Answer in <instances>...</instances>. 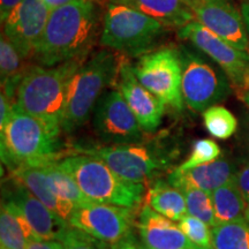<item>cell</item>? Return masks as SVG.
Wrapping results in <instances>:
<instances>
[{
  "label": "cell",
  "mask_w": 249,
  "mask_h": 249,
  "mask_svg": "<svg viewBox=\"0 0 249 249\" xmlns=\"http://www.w3.org/2000/svg\"><path fill=\"white\" fill-rule=\"evenodd\" d=\"M99 27L101 9L96 0H75L60 6L50 13L31 59L49 67L86 59L95 45Z\"/></svg>",
  "instance_id": "obj_1"
},
{
  "label": "cell",
  "mask_w": 249,
  "mask_h": 249,
  "mask_svg": "<svg viewBox=\"0 0 249 249\" xmlns=\"http://www.w3.org/2000/svg\"><path fill=\"white\" fill-rule=\"evenodd\" d=\"M61 132L58 124L30 116L14 104L11 117L0 127L2 163L12 171L58 161Z\"/></svg>",
  "instance_id": "obj_2"
},
{
  "label": "cell",
  "mask_w": 249,
  "mask_h": 249,
  "mask_svg": "<svg viewBox=\"0 0 249 249\" xmlns=\"http://www.w3.org/2000/svg\"><path fill=\"white\" fill-rule=\"evenodd\" d=\"M86 59H74L55 66L31 65L18 87L15 103L30 116L61 127L71 79Z\"/></svg>",
  "instance_id": "obj_3"
},
{
  "label": "cell",
  "mask_w": 249,
  "mask_h": 249,
  "mask_svg": "<svg viewBox=\"0 0 249 249\" xmlns=\"http://www.w3.org/2000/svg\"><path fill=\"white\" fill-rule=\"evenodd\" d=\"M119 66L120 59L108 49L95 52L81 65L70 86L62 132H74L89 120L105 90L117 81Z\"/></svg>",
  "instance_id": "obj_4"
},
{
  "label": "cell",
  "mask_w": 249,
  "mask_h": 249,
  "mask_svg": "<svg viewBox=\"0 0 249 249\" xmlns=\"http://www.w3.org/2000/svg\"><path fill=\"white\" fill-rule=\"evenodd\" d=\"M90 201L135 208L144 198V183L121 178L104 161L87 154L71 155L58 160Z\"/></svg>",
  "instance_id": "obj_5"
},
{
  "label": "cell",
  "mask_w": 249,
  "mask_h": 249,
  "mask_svg": "<svg viewBox=\"0 0 249 249\" xmlns=\"http://www.w3.org/2000/svg\"><path fill=\"white\" fill-rule=\"evenodd\" d=\"M165 34V26L138 9L112 0L102 21L101 44L126 57L152 51Z\"/></svg>",
  "instance_id": "obj_6"
},
{
  "label": "cell",
  "mask_w": 249,
  "mask_h": 249,
  "mask_svg": "<svg viewBox=\"0 0 249 249\" xmlns=\"http://www.w3.org/2000/svg\"><path fill=\"white\" fill-rule=\"evenodd\" d=\"M182 60V97L186 107L197 113L225 99L231 92L230 79L222 68H216L187 48H179Z\"/></svg>",
  "instance_id": "obj_7"
},
{
  "label": "cell",
  "mask_w": 249,
  "mask_h": 249,
  "mask_svg": "<svg viewBox=\"0 0 249 249\" xmlns=\"http://www.w3.org/2000/svg\"><path fill=\"white\" fill-rule=\"evenodd\" d=\"M140 82L167 107L182 111V60L180 50L161 48L143 54L134 65Z\"/></svg>",
  "instance_id": "obj_8"
},
{
  "label": "cell",
  "mask_w": 249,
  "mask_h": 249,
  "mask_svg": "<svg viewBox=\"0 0 249 249\" xmlns=\"http://www.w3.org/2000/svg\"><path fill=\"white\" fill-rule=\"evenodd\" d=\"M80 151L103 160L118 176L133 182L144 183L166 170L170 164L160 151L142 143L110 144Z\"/></svg>",
  "instance_id": "obj_9"
},
{
  "label": "cell",
  "mask_w": 249,
  "mask_h": 249,
  "mask_svg": "<svg viewBox=\"0 0 249 249\" xmlns=\"http://www.w3.org/2000/svg\"><path fill=\"white\" fill-rule=\"evenodd\" d=\"M180 39L188 40L222 68L233 85L244 88L248 85L249 52L236 49L196 20L178 29Z\"/></svg>",
  "instance_id": "obj_10"
},
{
  "label": "cell",
  "mask_w": 249,
  "mask_h": 249,
  "mask_svg": "<svg viewBox=\"0 0 249 249\" xmlns=\"http://www.w3.org/2000/svg\"><path fill=\"white\" fill-rule=\"evenodd\" d=\"M132 209L133 208L91 201L76 207L68 224L112 247L133 236Z\"/></svg>",
  "instance_id": "obj_11"
},
{
  "label": "cell",
  "mask_w": 249,
  "mask_h": 249,
  "mask_svg": "<svg viewBox=\"0 0 249 249\" xmlns=\"http://www.w3.org/2000/svg\"><path fill=\"white\" fill-rule=\"evenodd\" d=\"M93 128L110 144L140 143L143 129L119 90H110L99 99L93 111Z\"/></svg>",
  "instance_id": "obj_12"
},
{
  "label": "cell",
  "mask_w": 249,
  "mask_h": 249,
  "mask_svg": "<svg viewBox=\"0 0 249 249\" xmlns=\"http://www.w3.org/2000/svg\"><path fill=\"white\" fill-rule=\"evenodd\" d=\"M195 20L236 49L249 52V34L241 11L229 0H187Z\"/></svg>",
  "instance_id": "obj_13"
},
{
  "label": "cell",
  "mask_w": 249,
  "mask_h": 249,
  "mask_svg": "<svg viewBox=\"0 0 249 249\" xmlns=\"http://www.w3.org/2000/svg\"><path fill=\"white\" fill-rule=\"evenodd\" d=\"M50 13L51 9L44 0H21L2 23V34L26 60L33 58L37 43L45 30Z\"/></svg>",
  "instance_id": "obj_14"
},
{
  "label": "cell",
  "mask_w": 249,
  "mask_h": 249,
  "mask_svg": "<svg viewBox=\"0 0 249 249\" xmlns=\"http://www.w3.org/2000/svg\"><path fill=\"white\" fill-rule=\"evenodd\" d=\"M116 82L143 132H155L163 121L166 105L140 82L134 71V65L128 59H120Z\"/></svg>",
  "instance_id": "obj_15"
},
{
  "label": "cell",
  "mask_w": 249,
  "mask_h": 249,
  "mask_svg": "<svg viewBox=\"0 0 249 249\" xmlns=\"http://www.w3.org/2000/svg\"><path fill=\"white\" fill-rule=\"evenodd\" d=\"M15 182L17 187L7 198L13 201L22 211L35 238L43 240H61L70 227L68 222L46 207L27 187L18 181Z\"/></svg>",
  "instance_id": "obj_16"
},
{
  "label": "cell",
  "mask_w": 249,
  "mask_h": 249,
  "mask_svg": "<svg viewBox=\"0 0 249 249\" xmlns=\"http://www.w3.org/2000/svg\"><path fill=\"white\" fill-rule=\"evenodd\" d=\"M141 245L144 249H186L194 247L178 224L143 205L136 222Z\"/></svg>",
  "instance_id": "obj_17"
},
{
  "label": "cell",
  "mask_w": 249,
  "mask_h": 249,
  "mask_svg": "<svg viewBox=\"0 0 249 249\" xmlns=\"http://www.w3.org/2000/svg\"><path fill=\"white\" fill-rule=\"evenodd\" d=\"M236 169L227 158H218L183 173L171 172L167 181L179 189L197 188L213 193L234 179Z\"/></svg>",
  "instance_id": "obj_18"
},
{
  "label": "cell",
  "mask_w": 249,
  "mask_h": 249,
  "mask_svg": "<svg viewBox=\"0 0 249 249\" xmlns=\"http://www.w3.org/2000/svg\"><path fill=\"white\" fill-rule=\"evenodd\" d=\"M11 172L15 181L27 187L39 201H42L52 211H54L59 217H61L66 222L70 220L76 207L71 202L58 197L50 189L46 183L44 169L42 165L40 166H21L12 170Z\"/></svg>",
  "instance_id": "obj_19"
},
{
  "label": "cell",
  "mask_w": 249,
  "mask_h": 249,
  "mask_svg": "<svg viewBox=\"0 0 249 249\" xmlns=\"http://www.w3.org/2000/svg\"><path fill=\"white\" fill-rule=\"evenodd\" d=\"M160 21L165 27L181 28L195 20L187 0H116Z\"/></svg>",
  "instance_id": "obj_20"
},
{
  "label": "cell",
  "mask_w": 249,
  "mask_h": 249,
  "mask_svg": "<svg viewBox=\"0 0 249 249\" xmlns=\"http://www.w3.org/2000/svg\"><path fill=\"white\" fill-rule=\"evenodd\" d=\"M36 239L22 211L6 197L0 211V242L5 249H26L28 242Z\"/></svg>",
  "instance_id": "obj_21"
},
{
  "label": "cell",
  "mask_w": 249,
  "mask_h": 249,
  "mask_svg": "<svg viewBox=\"0 0 249 249\" xmlns=\"http://www.w3.org/2000/svg\"><path fill=\"white\" fill-rule=\"evenodd\" d=\"M144 203L173 222H180L187 214L185 194L169 181L158 180L144 196Z\"/></svg>",
  "instance_id": "obj_22"
},
{
  "label": "cell",
  "mask_w": 249,
  "mask_h": 249,
  "mask_svg": "<svg viewBox=\"0 0 249 249\" xmlns=\"http://www.w3.org/2000/svg\"><path fill=\"white\" fill-rule=\"evenodd\" d=\"M24 59L11 40L1 34L0 38V79L1 92H4L9 101L15 103L18 87L24 74L30 66L24 65Z\"/></svg>",
  "instance_id": "obj_23"
},
{
  "label": "cell",
  "mask_w": 249,
  "mask_h": 249,
  "mask_svg": "<svg viewBox=\"0 0 249 249\" xmlns=\"http://www.w3.org/2000/svg\"><path fill=\"white\" fill-rule=\"evenodd\" d=\"M216 223L224 224L246 219L245 210L247 202L234 181L225 183L211 193Z\"/></svg>",
  "instance_id": "obj_24"
},
{
  "label": "cell",
  "mask_w": 249,
  "mask_h": 249,
  "mask_svg": "<svg viewBox=\"0 0 249 249\" xmlns=\"http://www.w3.org/2000/svg\"><path fill=\"white\" fill-rule=\"evenodd\" d=\"M42 166L44 169L46 183L58 197L71 202L75 207L91 202L83 194L73 177L64 169H61L58 161L42 165Z\"/></svg>",
  "instance_id": "obj_25"
},
{
  "label": "cell",
  "mask_w": 249,
  "mask_h": 249,
  "mask_svg": "<svg viewBox=\"0 0 249 249\" xmlns=\"http://www.w3.org/2000/svg\"><path fill=\"white\" fill-rule=\"evenodd\" d=\"M213 249H249V222L247 219L218 224L213 227Z\"/></svg>",
  "instance_id": "obj_26"
},
{
  "label": "cell",
  "mask_w": 249,
  "mask_h": 249,
  "mask_svg": "<svg viewBox=\"0 0 249 249\" xmlns=\"http://www.w3.org/2000/svg\"><path fill=\"white\" fill-rule=\"evenodd\" d=\"M205 129L218 140L230 139L236 132L238 120L226 107L213 105L203 112Z\"/></svg>",
  "instance_id": "obj_27"
},
{
  "label": "cell",
  "mask_w": 249,
  "mask_h": 249,
  "mask_svg": "<svg viewBox=\"0 0 249 249\" xmlns=\"http://www.w3.org/2000/svg\"><path fill=\"white\" fill-rule=\"evenodd\" d=\"M181 191L185 194L187 213L203 220L211 227L216 226L217 223L214 218L211 193L197 188H185Z\"/></svg>",
  "instance_id": "obj_28"
},
{
  "label": "cell",
  "mask_w": 249,
  "mask_h": 249,
  "mask_svg": "<svg viewBox=\"0 0 249 249\" xmlns=\"http://www.w3.org/2000/svg\"><path fill=\"white\" fill-rule=\"evenodd\" d=\"M220 154V147L213 140L211 139H201L194 142L192 148V152L189 157L173 170L174 173H183L187 171L195 169V167L200 166V165L211 163V161L216 160L219 158Z\"/></svg>",
  "instance_id": "obj_29"
},
{
  "label": "cell",
  "mask_w": 249,
  "mask_h": 249,
  "mask_svg": "<svg viewBox=\"0 0 249 249\" xmlns=\"http://www.w3.org/2000/svg\"><path fill=\"white\" fill-rule=\"evenodd\" d=\"M180 230L196 247L202 249L213 248V227L192 214L187 213L180 222Z\"/></svg>",
  "instance_id": "obj_30"
},
{
  "label": "cell",
  "mask_w": 249,
  "mask_h": 249,
  "mask_svg": "<svg viewBox=\"0 0 249 249\" xmlns=\"http://www.w3.org/2000/svg\"><path fill=\"white\" fill-rule=\"evenodd\" d=\"M60 241L65 249H112L110 245L71 225Z\"/></svg>",
  "instance_id": "obj_31"
},
{
  "label": "cell",
  "mask_w": 249,
  "mask_h": 249,
  "mask_svg": "<svg viewBox=\"0 0 249 249\" xmlns=\"http://www.w3.org/2000/svg\"><path fill=\"white\" fill-rule=\"evenodd\" d=\"M234 181L241 192L246 202L249 201V160L242 165L240 169L236 170Z\"/></svg>",
  "instance_id": "obj_32"
},
{
  "label": "cell",
  "mask_w": 249,
  "mask_h": 249,
  "mask_svg": "<svg viewBox=\"0 0 249 249\" xmlns=\"http://www.w3.org/2000/svg\"><path fill=\"white\" fill-rule=\"evenodd\" d=\"M26 249H65L60 240H43L33 239L28 242Z\"/></svg>",
  "instance_id": "obj_33"
},
{
  "label": "cell",
  "mask_w": 249,
  "mask_h": 249,
  "mask_svg": "<svg viewBox=\"0 0 249 249\" xmlns=\"http://www.w3.org/2000/svg\"><path fill=\"white\" fill-rule=\"evenodd\" d=\"M21 0H0V18H1V23L7 20L8 15L13 11Z\"/></svg>",
  "instance_id": "obj_34"
},
{
  "label": "cell",
  "mask_w": 249,
  "mask_h": 249,
  "mask_svg": "<svg viewBox=\"0 0 249 249\" xmlns=\"http://www.w3.org/2000/svg\"><path fill=\"white\" fill-rule=\"evenodd\" d=\"M112 249H144V248H143L142 245L136 244L134 236H130V238L124 239V240L112 246Z\"/></svg>",
  "instance_id": "obj_35"
},
{
  "label": "cell",
  "mask_w": 249,
  "mask_h": 249,
  "mask_svg": "<svg viewBox=\"0 0 249 249\" xmlns=\"http://www.w3.org/2000/svg\"><path fill=\"white\" fill-rule=\"evenodd\" d=\"M71 1H75V0H44V2L48 5V7L51 9V11L60 7V6L70 4Z\"/></svg>",
  "instance_id": "obj_36"
},
{
  "label": "cell",
  "mask_w": 249,
  "mask_h": 249,
  "mask_svg": "<svg viewBox=\"0 0 249 249\" xmlns=\"http://www.w3.org/2000/svg\"><path fill=\"white\" fill-rule=\"evenodd\" d=\"M241 13L242 17H244L246 28H247V31L249 34V0H244L241 4Z\"/></svg>",
  "instance_id": "obj_37"
},
{
  "label": "cell",
  "mask_w": 249,
  "mask_h": 249,
  "mask_svg": "<svg viewBox=\"0 0 249 249\" xmlns=\"http://www.w3.org/2000/svg\"><path fill=\"white\" fill-rule=\"evenodd\" d=\"M241 98L242 101L245 102V104L249 107V90H244V91H242Z\"/></svg>",
  "instance_id": "obj_38"
},
{
  "label": "cell",
  "mask_w": 249,
  "mask_h": 249,
  "mask_svg": "<svg viewBox=\"0 0 249 249\" xmlns=\"http://www.w3.org/2000/svg\"><path fill=\"white\" fill-rule=\"evenodd\" d=\"M245 218L249 222V201L246 204V210H245Z\"/></svg>",
  "instance_id": "obj_39"
},
{
  "label": "cell",
  "mask_w": 249,
  "mask_h": 249,
  "mask_svg": "<svg viewBox=\"0 0 249 249\" xmlns=\"http://www.w3.org/2000/svg\"><path fill=\"white\" fill-rule=\"evenodd\" d=\"M186 249H202V248H198V247H196V246H194V247H191V248H186Z\"/></svg>",
  "instance_id": "obj_40"
},
{
  "label": "cell",
  "mask_w": 249,
  "mask_h": 249,
  "mask_svg": "<svg viewBox=\"0 0 249 249\" xmlns=\"http://www.w3.org/2000/svg\"><path fill=\"white\" fill-rule=\"evenodd\" d=\"M247 134H248V143H249V121H248V129H247Z\"/></svg>",
  "instance_id": "obj_41"
},
{
  "label": "cell",
  "mask_w": 249,
  "mask_h": 249,
  "mask_svg": "<svg viewBox=\"0 0 249 249\" xmlns=\"http://www.w3.org/2000/svg\"><path fill=\"white\" fill-rule=\"evenodd\" d=\"M248 85H249V75H248Z\"/></svg>",
  "instance_id": "obj_42"
},
{
  "label": "cell",
  "mask_w": 249,
  "mask_h": 249,
  "mask_svg": "<svg viewBox=\"0 0 249 249\" xmlns=\"http://www.w3.org/2000/svg\"><path fill=\"white\" fill-rule=\"evenodd\" d=\"M1 249H5V248H1Z\"/></svg>",
  "instance_id": "obj_43"
}]
</instances>
